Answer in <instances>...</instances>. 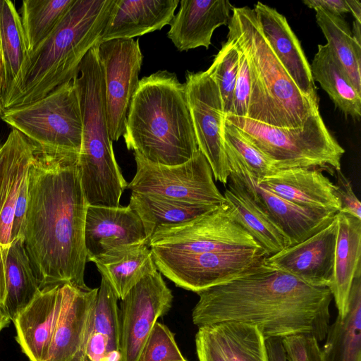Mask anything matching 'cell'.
<instances>
[{
    "label": "cell",
    "instance_id": "9c48e42d",
    "mask_svg": "<svg viewBox=\"0 0 361 361\" xmlns=\"http://www.w3.org/2000/svg\"><path fill=\"white\" fill-rule=\"evenodd\" d=\"M148 245L154 262L222 251H263L226 200L189 221L159 228Z\"/></svg>",
    "mask_w": 361,
    "mask_h": 361
},
{
    "label": "cell",
    "instance_id": "44dd1931",
    "mask_svg": "<svg viewBox=\"0 0 361 361\" xmlns=\"http://www.w3.org/2000/svg\"><path fill=\"white\" fill-rule=\"evenodd\" d=\"M260 185L296 205L338 213L336 186L315 168L278 169L257 179Z\"/></svg>",
    "mask_w": 361,
    "mask_h": 361
},
{
    "label": "cell",
    "instance_id": "f6af8a7d",
    "mask_svg": "<svg viewBox=\"0 0 361 361\" xmlns=\"http://www.w3.org/2000/svg\"><path fill=\"white\" fill-rule=\"evenodd\" d=\"M269 361H287L281 338L266 339Z\"/></svg>",
    "mask_w": 361,
    "mask_h": 361
},
{
    "label": "cell",
    "instance_id": "ac0fdd59",
    "mask_svg": "<svg viewBox=\"0 0 361 361\" xmlns=\"http://www.w3.org/2000/svg\"><path fill=\"white\" fill-rule=\"evenodd\" d=\"M63 301L47 361H83L98 288L63 285Z\"/></svg>",
    "mask_w": 361,
    "mask_h": 361
},
{
    "label": "cell",
    "instance_id": "484cf974",
    "mask_svg": "<svg viewBox=\"0 0 361 361\" xmlns=\"http://www.w3.org/2000/svg\"><path fill=\"white\" fill-rule=\"evenodd\" d=\"M337 220L334 274L329 289L338 314L344 317L353 279L361 267V220L343 212L337 213Z\"/></svg>",
    "mask_w": 361,
    "mask_h": 361
},
{
    "label": "cell",
    "instance_id": "5b68a950",
    "mask_svg": "<svg viewBox=\"0 0 361 361\" xmlns=\"http://www.w3.org/2000/svg\"><path fill=\"white\" fill-rule=\"evenodd\" d=\"M228 39L247 56L252 89L247 118L283 128L302 126L319 105L295 85L264 37L254 9L233 8Z\"/></svg>",
    "mask_w": 361,
    "mask_h": 361
},
{
    "label": "cell",
    "instance_id": "f546056e",
    "mask_svg": "<svg viewBox=\"0 0 361 361\" xmlns=\"http://www.w3.org/2000/svg\"><path fill=\"white\" fill-rule=\"evenodd\" d=\"M310 66L313 80L319 83L335 106L344 114L358 119L361 116V93L327 43L318 45Z\"/></svg>",
    "mask_w": 361,
    "mask_h": 361
},
{
    "label": "cell",
    "instance_id": "ee69618b",
    "mask_svg": "<svg viewBox=\"0 0 361 361\" xmlns=\"http://www.w3.org/2000/svg\"><path fill=\"white\" fill-rule=\"evenodd\" d=\"M303 3L314 10L322 8L336 15L350 13L347 0H305Z\"/></svg>",
    "mask_w": 361,
    "mask_h": 361
},
{
    "label": "cell",
    "instance_id": "8fae6325",
    "mask_svg": "<svg viewBox=\"0 0 361 361\" xmlns=\"http://www.w3.org/2000/svg\"><path fill=\"white\" fill-rule=\"evenodd\" d=\"M173 299L158 270L145 276L121 299L118 361L139 360L154 324L170 310Z\"/></svg>",
    "mask_w": 361,
    "mask_h": 361
},
{
    "label": "cell",
    "instance_id": "4dcf8cb0",
    "mask_svg": "<svg viewBox=\"0 0 361 361\" xmlns=\"http://www.w3.org/2000/svg\"><path fill=\"white\" fill-rule=\"evenodd\" d=\"M0 44L3 62L1 99L18 83L28 57L20 17L9 0H0Z\"/></svg>",
    "mask_w": 361,
    "mask_h": 361
},
{
    "label": "cell",
    "instance_id": "ffe728a7",
    "mask_svg": "<svg viewBox=\"0 0 361 361\" xmlns=\"http://www.w3.org/2000/svg\"><path fill=\"white\" fill-rule=\"evenodd\" d=\"M63 285L42 289L13 321L16 341L30 361H47L63 301Z\"/></svg>",
    "mask_w": 361,
    "mask_h": 361
},
{
    "label": "cell",
    "instance_id": "bcb514c9",
    "mask_svg": "<svg viewBox=\"0 0 361 361\" xmlns=\"http://www.w3.org/2000/svg\"><path fill=\"white\" fill-rule=\"evenodd\" d=\"M350 13L353 14L355 20L361 23V3L357 0H347Z\"/></svg>",
    "mask_w": 361,
    "mask_h": 361
},
{
    "label": "cell",
    "instance_id": "83f0119b",
    "mask_svg": "<svg viewBox=\"0 0 361 361\" xmlns=\"http://www.w3.org/2000/svg\"><path fill=\"white\" fill-rule=\"evenodd\" d=\"M322 361H361V267L353 279L347 314L329 326Z\"/></svg>",
    "mask_w": 361,
    "mask_h": 361
},
{
    "label": "cell",
    "instance_id": "cb8c5ba5",
    "mask_svg": "<svg viewBox=\"0 0 361 361\" xmlns=\"http://www.w3.org/2000/svg\"><path fill=\"white\" fill-rule=\"evenodd\" d=\"M178 0H116L99 43L133 39L162 29L171 22Z\"/></svg>",
    "mask_w": 361,
    "mask_h": 361
},
{
    "label": "cell",
    "instance_id": "f907efd6",
    "mask_svg": "<svg viewBox=\"0 0 361 361\" xmlns=\"http://www.w3.org/2000/svg\"><path fill=\"white\" fill-rule=\"evenodd\" d=\"M83 361H92L87 355H85Z\"/></svg>",
    "mask_w": 361,
    "mask_h": 361
},
{
    "label": "cell",
    "instance_id": "4316f807",
    "mask_svg": "<svg viewBox=\"0 0 361 361\" xmlns=\"http://www.w3.org/2000/svg\"><path fill=\"white\" fill-rule=\"evenodd\" d=\"M225 200L233 207L240 224L263 250L267 257L290 246L284 233L257 205L238 178L230 173Z\"/></svg>",
    "mask_w": 361,
    "mask_h": 361
},
{
    "label": "cell",
    "instance_id": "ab89813d",
    "mask_svg": "<svg viewBox=\"0 0 361 361\" xmlns=\"http://www.w3.org/2000/svg\"><path fill=\"white\" fill-rule=\"evenodd\" d=\"M237 48L239 51V70L231 111L227 115L247 118L252 89L251 71L246 55Z\"/></svg>",
    "mask_w": 361,
    "mask_h": 361
},
{
    "label": "cell",
    "instance_id": "8992f818",
    "mask_svg": "<svg viewBox=\"0 0 361 361\" xmlns=\"http://www.w3.org/2000/svg\"><path fill=\"white\" fill-rule=\"evenodd\" d=\"M98 45L86 54L72 79L82 127L78 164L88 204L118 207L128 183L117 164L109 131Z\"/></svg>",
    "mask_w": 361,
    "mask_h": 361
},
{
    "label": "cell",
    "instance_id": "52a82bcc",
    "mask_svg": "<svg viewBox=\"0 0 361 361\" xmlns=\"http://www.w3.org/2000/svg\"><path fill=\"white\" fill-rule=\"evenodd\" d=\"M224 119L262 153L275 169L315 168L334 175L341 169L345 149L327 129L319 112L298 128L269 126L245 117L225 115Z\"/></svg>",
    "mask_w": 361,
    "mask_h": 361
},
{
    "label": "cell",
    "instance_id": "8d00e7d4",
    "mask_svg": "<svg viewBox=\"0 0 361 361\" xmlns=\"http://www.w3.org/2000/svg\"><path fill=\"white\" fill-rule=\"evenodd\" d=\"M239 70V51L235 44L227 40L207 70L216 82L225 115L230 113Z\"/></svg>",
    "mask_w": 361,
    "mask_h": 361
},
{
    "label": "cell",
    "instance_id": "f1b7e54d",
    "mask_svg": "<svg viewBox=\"0 0 361 361\" xmlns=\"http://www.w3.org/2000/svg\"><path fill=\"white\" fill-rule=\"evenodd\" d=\"M90 261L121 300L145 276L157 270L152 250L146 243L115 250Z\"/></svg>",
    "mask_w": 361,
    "mask_h": 361
},
{
    "label": "cell",
    "instance_id": "74e56055",
    "mask_svg": "<svg viewBox=\"0 0 361 361\" xmlns=\"http://www.w3.org/2000/svg\"><path fill=\"white\" fill-rule=\"evenodd\" d=\"M222 134L224 144L233 150L257 179L276 170L269 158L249 142L234 126L225 119L223 123Z\"/></svg>",
    "mask_w": 361,
    "mask_h": 361
},
{
    "label": "cell",
    "instance_id": "d6986e66",
    "mask_svg": "<svg viewBox=\"0 0 361 361\" xmlns=\"http://www.w3.org/2000/svg\"><path fill=\"white\" fill-rule=\"evenodd\" d=\"M84 239L87 261L124 247L148 245L142 221L129 204L88 205Z\"/></svg>",
    "mask_w": 361,
    "mask_h": 361
},
{
    "label": "cell",
    "instance_id": "d590c367",
    "mask_svg": "<svg viewBox=\"0 0 361 361\" xmlns=\"http://www.w3.org/2000/svg\"><path fill=\"white\" fill-rule=\"evenodd\" d=\"M118 300V298L109 282L102 276L95 299L90 334H98L106 338L109 353L113 361H118L120 357Z\"/></svg>",
    "mask_w": 361,
    "mask_h": 361
},
{
    "label": "cell",
    "instance_id": "816d5d0a",
    "mask_svg": "<svg viewBox=\"0 0 361 361\" xmlns=\"http://www.w3.org/2000/svg\"><path fill=\"white\" fill-rule=\"evenodd\" d=\"M185 361H187L186 360Z\"/></svg>",
    "mask_w": 361,
    "mask_h": 361
},
{
    "label": "cell",
    "instance_id": "7402d4cb",
    "mask_svg": "<svg viewBox=\"0 0 361 361\" xmlns=\"http://www.w3.org/2000/svg\"><path fill=\"white\" fill-rule=\"evenodd\" d=\"M253 9L264 37L289 76L305 96L318 103L310 63L285 16L261 2Z\"/></svg>",
    "mask_w": 361,
    "mask_h": 361
},
{
    "label": "cell",
    "instance_id": "277c9868",
    "mask_svg": "<svg viewBox=\"0 0 361 361\" xmlns=\"http://www.w3.org/2000/svg\"><path fill=\"white\" fill-rule=\"evenodd\" d=\"M116 0H74L56 26L29 55L18 83L0 99L2 110L39 100L72 80L99 44Z\"/></svg>",
    "mask_w": 361,
    "mask_h": 361
},
{
    "label": "cell",
    "instance_id": "d6a6232c",
    "mask_svg": "<svg viewBox=\"0 0 361 361\" xmlns=\"http://www.w3.org/2000/svg\"><path fill=\"white\" fill-rule=\"evenodd\" d=\"M205 326L227 361H269L266 339L257 326L224 322Z\"/></svg>",
    "mask_w": 361,
    "mask_h": 361
},
{
    "label": "cell",
    "instance_id": "681fc988",
    "mask_svg": "<svg viewBox=\"0 0 361 361\" xmlns=\"http://www.w3.org/2000/svg\"><path fill=\"white\" fill-rule=\"evenodd\" d=\"M2 112H3V110H2V106H1V102H0V118H1Z\"/></svg>",
    "mask_w": 361,
    "mask_h": 361
},
{
    "label": "cell",
    "instance_id": "30bf717a",
    "mask_svg": "<svg viewBox=\"0 0 361 361\" xmlns=\"http://www.w3.org/2000/svg\"><path fill=\"white\" fill-rule=\"evenodd\" d=\"M134 157L136 173L127 187L131 192L192 204L219 206L226 202L199 149L186 162L174 166L151 162L137 152Z\"/></svg>",
    "mask_w": 361,
    "mask_h": 361
},
{
    "label": "cell",
    "instance_id": "603a6c76",
    "mask_svg": "<svg viewBox=\"0 0 361 361\" xmlns=\"http://www.w3.org/2000/svg\"><path fill=\"white\" fill-rule=\"evenodd\" d=\"M167 37L180 51L208 49L214 31L228 25L233 6L228 0H181Z\"/></svg>",
    "mask_w": 361,
    "mask_h": 361
},
{
    "label": "cell",
    "instance_id": "60d3db41",
    "mask_svg": "<svg viewBox=\"0 0 361 361\" xmlns=\"http://www.w3.org/2000/svg\"><path fill=\"white\" fill-rule=\"evenodd\" d=\"M287 361H322L319 341L309 334H298L281 338Z\"/></svg>",
    "mask_w": 361,
    "mask_h": 361
},
{
    "label": "cell",
    "instance_id": "c3c4849f",
    "mask_svg": "<svg viewBox=\"0 0 361 361\" xmlns=\"http://www.w3.org/2000/svg\"><path fill=\"white\" fill-rule=\"evenodd\" d=\"M2 82H3V62H2V55H1V44H0V97L1 94Z\"/></svg>",
    "mask_w": 361,
    "mask_h": 361
},
{
    "label": "cell",
    "instance_id": "9a60e30c",
    "mask_svg": "<svg viewBox=\"0 0 361 361\" xmlns=\"http://www.w3.org/2000/svg\"><path fill=\"white\" fill-rule=\"evenodd\" d=\"M231 169L257 204L281 228L290 245L312 235L329 224L337 213L296 205L278 196L257 182V177L243 160L225 145Z\"/></svg>",
    "mask_w": 361,
    "mask_h": 361
},
{
    "label": "cell",
    "instance_id": "7bdbcfd3",
    "mask_svg": "<svg viewBox=\"0 0 361 361\" xmlns=\"http://www.w3.org/2000/svg\"><path fill=\"white\" fill-rule=\"evenodd\" d=\"M195 347L199 361H227L207 326L198 328L195 334Z\"/></svg>",
    "mask_w": 361,
    "mask_h": 361
},
{
    "label": "cell",
    "instance_id": "5bb4252c",
    "mask_svg": "<svg viewBox=\"0 0 361 361\" xmlns=\"http://www.w3.org/2000/svg\"><path fill=\"white\" fill-rule=\"evenodd\" d=\"M35 147L13 129L0 143V243L21 238L25 214L30 165Z\"/></svg>",
    "mask_w": 361,
    "mask_h": 361
},
{
    "label": "cell",
    "instance_id": "7c38bea8",
    "mask_svg": "<svg viewBox=\"0 0 361 361\" xmlns=\"http://www.w3.org/2000/svg\"><path fill=\"white\" fill-rule=\"evenodd\" d=\"M98 57L104 75L109 131L111 140L118 141L125 132L143 56L138 40L114 39L99 44Z\"/></svg>",
    "mask_w": 361,
    "mask_h": 361
},
{
    "label": "cell",
    "instance_id": "836d02e7",
    "mask_svg": "<svg viewBox=\"0 0 361 361\" xmlns=\"http://www.w3.org/2000/svg\"><path fill=\"white\" fill-rule=\"evenodd\" d=\"M316 20L327 44L343 67L356 90L361 93V44L342 16L315 9Z\"/></svg>",
    "mask_w": 361,
    "mask_h": 361
},
{
    "label": "cell",
    "instance_id": "e0dca14e",
    "mask_svg": "<svg viewBox=\"0 0 361 361\" xmlns=\"http://www.w3.org/2000/svg\"><path fill=\"white\" fill-rule=\"evenodd\" d=\"M338 232L333 221L307 239L264 257L266 263L314 287L331 285Z\"/></svg>",
    "mask_w": 361,
    "mask_h": 361
},
{
    "label": "cell",
    "instance_id": "e575fe53",
    "mask_svg": "<svg viewBox=\"0 0 361 361\" xmlns=\"http://www.w3.org/2000/svg\"><path fill=\"white\" fill-rule=\"evenodd\" d=\"M74 0H25L20 17L28 55L56 26Z\"/></svg>",
    "mask_w": 361,
    "mask_h": 361
},
{
    "label": "cell",
    "instance_id": "7a4b0ae2",
    "mask_svg": "<svg viewBox=\"0 0 361 361\" xmlns=\"http://www.w3.org/2000/svg\"><path fill=\"white\" fill-rule=\"evenodd\" d=\"M198 328L224 322L254 324L265 339L305 334L325 339L332 295L266 263L264 257L233 279L197 293Z\"/></svg>",
    "mask_w": 361,
    "mask_h": 361
},
{
    "label": "cell",
    "instance_id": "4fadbf2b",
    "mask_svg": "<svg viewBox=\"0 0 361 361\" xmlns=\"http://www.w3.org/2000/svg\"><path fill=\"white\" fill-rule=\"evenodd\" d=\"M185 85L198 149L214 179L227 184L231 169L222 134L225 114L217 85L207 71L188 73Z\"/></svg>",
    "mask_w": 361,
    "mask_h": 361
},
{
    "label": "cell",
    "instance_id": "7dc6e473",
    "mask_svg": "<svg viewBox=\"0 0 361 361\" xmlns=\"http://www.w3.org/2000/svg\"><path fill=\"white\" fill-rule=\"evenodd\" d=\"M11 319L0 305V332L9 326Z\"/></svg>",
    "mask_w": 361,
    "mask_h": 361
},
{
    "label": "cell",
    "instance_id": "d4e9b609",
    "mask_svg": "<svg viewBox=\"0 0 361 361\" xmlns=\"http://www.w3.org/2000/svg\"><path fill=\"white\" fill-rule=\"evenodd\" d=\"M40 290L23 238L0 243V305L11 322Z\"/></svg>",
    "mask_w": 361,
    "mask_h": 361
},
{
    "label": "cell",
    "instance_id": "b9f144b4",
    "mask_svg": "<svg viewBox=\"0 0 361 361\" xmlns=\"http://www.w3.org/2000/svg\"><path fill=\"white\" fill-rule=\"evenodd\" d=\"M336 192L341 202L343 212L350 214L361 220V204L357 196L353 192L350 181L342 173L341 170H336Z\"/></svg>",
    "mask_w": 361,
    "mask_h": 361
},
{
    "label": "cell",
    "instance_id": "f35d334b",
    "mask_svg": "<svg viewBox=\"0 0 361 361\" xmlns=\"http://www.w3.org/2000/svg\"><path fill=\"white\" fill-rule=\"evenodd\" d=\"M174 334L157 322L148 336L138 361H185Z\"/></svg>",
    "mask_w": 361,
    "mask_h": 361
},
{
    "label": "cell",
    "instance_id": "ba28073f",
    "mask_svg": "<svg viewBox=\"0 0 361 361\" xmlns=\"http://www.w3.org/2000/svg\"><path fill=\"white\" fill-rule=\"evenodd\" d=\"M1 118L23 134L37 152L79 158L82 127L72 80L36 102L3 111Z\"/></svg>",
    "mask_w": 361,
    "mask_h": 361
},
{
    "label": "cell",
    "instance_id": "2e32d148",
    "mask_svg": "<svg viewBox=\"0 0 361 361\" xmlns=\"http://www.w3.org/2000/svg\"><path fill=\"white\" fill-rule=\"evenodd\" d=\"M262 250H230L154 262L176 286L196 293L238 276L262 258Z\"/></svg>",
    "mask_w": 361,
    "mask_h": 361
},
{
    "label": "cell",
    "instance_id": "1f68e13d",
    "mask_svg": "<svg viewBox=\"0 0 361 361\" xmlns=\"http://www.w3.org/2000/svg\"><path fill=\"white\" fill-rule=\"evenodd\" d=\"M129 205L142 221L147 243L159 228L189 221L217 207L192 204L133 192Z\"/></svg>",
    "mask_w": 361,
    "mask_h": 361
},
{
    "label": "cell",
    "instance_id": "6da1fadb",
    "mask_svg": "<svg viewBox=\"0 0 361 361\" xmlns=\"http://www.w3.org/2000/svg\"><path fill=\"white\" fill-rule=\"evenodd\" d=\"M78 159L35 150L21 238L40 289L66 283L87 289L84 230L88 203Z\"/></svg>",
    "mask_w": 361,
    "mask_h": 361
},
{
    "label": "cell",
    "instance_id": "3957f363",
    "mask_svg": "<svg viewBox=\"0 0 361 361\" xmlns=\"http://www.w3.org/2000/svg\"><path fill=\"white\" fill-rule=\"evenodd\" d=\"M124 140L147 160L174 166L199 149L185 83L174 73L159 71L140 80L130 101Z\"/></svg>",
    "mask_w": 361,
    "mask_h": 361
}]
</instances>
